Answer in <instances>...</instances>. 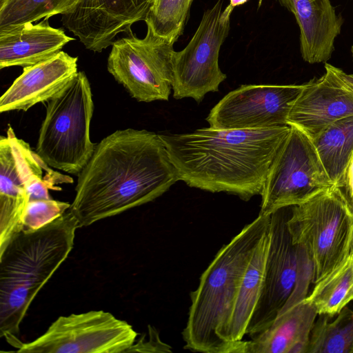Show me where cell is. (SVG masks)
<instances>
[{"mask_svg": "<svg viewBox=\"0 0 353 353\" xmlns=\"http://www.w3.org/2000/svg\"><path fill=\"white\" fill-rule=\"evenodd\" d=\"M179 181L159 133L118 130L96 144L69 211L79 228L154 201Z\"/></svg>", "mask_w": 353, "mask_h": 353, "instance_id": "6da1fadb", "label": "cell"}, {"mask_svg": "<svg viewBox=\"0 0 353 353\" xmlns=\"http://www.w3.org/2000/svg\"><path fill=\"white\" fill-rule=\"evenodd\" d=\"M290 125L239 130L196 129L159 133L179 181L191 188L249 201L261 195L270 167Z\"/></svg>", "mask_w": 353, "mask_h": 353, "instance_id": "7a4b0ae2", "label": "cell"}, {"mask_svg": "<svg viewBox=\"0 0 353 353\" xmlns=\"http://www.w3.org/2000/svg\"><path fill=\"white\" fill-rule=\"evenodd\" d=\"M78 223L69 209L34 230H23L0 250V337L17 349L32 301L72 251Z\"/></svg>", "mask_w": 353, "mask_h": 353, "instance_id": "3957f363", "label": "cell"}, {"mask_svg": "<svg viewBox=\"0 0 353 353\" xmlns=\"http://www.w3.org/2000/svg\"><path fill=\"white\" fill-rule=\"evenodd\" d=\"M270 214H259L223 245L190 292L184 348L205 353H232L226 334L234 302L252 255L267 232Z\"/></svg>", "mask_w": 353, "mask_h": 353, "instance_id": "277c9868", "label": "cell"}, {"mask_svg": "<svg viewBox=\"0 0 353 353\" xmlns=\"http://www.w3.org/2000/svg\"><path fill=\"white\" fill-rule=\"evenodd\" d=\"M47 103L36 152L49 166L79 174L96 145L90 138L94 103L84 72H78Z\"/></svg>", "mask_w": 353, "mask_h": 353, "instance_id": "5b68a950", "label": "cell"}, {"mask_svg": "<svg viewBox=\"0 0 353 353\" xmlns=\"http://www.w3.org/2000/svg\"><path fill=\"white\" fill-rule=\"evenodd\" d=\"M288 228L295 244L305 246L313 263V283L340 263L353 245V211L335 185L291 207Z\"/></svg>", "mask_w": 353, "mask_h": 353, "instance_id": "8992f818", "label": "cell"}, {"mask_svg": "<svg viewBox=\"0 0 353 353\" xmlns=\"http://www.w3.org/2000/svg\"><path fill=\"white\" fill-rule=\"evenodd\" d=\"M290 126L264 182L259 214H271L299 205L334 185L312 140L300 129Z\"/></svg>", "mask_w": 353, "mask_h": 353, "instance_id": "52a82bcc", "label": "cell"}, {"mask_svg": "<svg viewBox=\"0 0 353 353\" xmlns=\"http://www.w3.org/2000/svg\"><path fill=\"white\" fill-rule=\"evenodd\" d=\"M223 0H217L206 10L187 46L175 51L172 57L173 97L192 98L197 103L205 94L218 92L227 77L219 65V52L230 29L234 8L223 9Z\"/></svg>", "mask_w": 353, "mask_h": 353, "instance_id": "ba28073f", "label": "cell"}, {"mask_svg": "<svg viewBox=\"0 0 353 353\" xmlns=\"http://www.w3.org/2000/svg\"><path fill=\"white\" fill-rule=\"evenodd\" d=\"M174 44L148 27L142 39L131 33L113 42L108 70L138 101H168L172 90Z\"/></svg>", "mask_w": 353, "mask_h": 353, "instance_id": "9c48e42d", "label": "cell"}, {"mask_svg": "<svg viewBox=\"0 0 353 353\" xmlns=\"http://www.w3.org/2000/svg\"><path fill=\"white\" fill-rule=\"evenodd\" d=\"M137 336L132 326L103 310L57 318L35 340L23 343L19 353H121Z\"/></svg>", "mask_w": 353, "mask_h": 353, "instance_id": "30bf717a", "label": "cell"}, {"mask_svg": "<svg viewBox=\"0 0 353 353\" xmlns=\"http://www.w3.org/2000/svg\"><path fill=\"white\" fill-rule=\"evenodd\" d=\"M301 85H242L225 95L210 111L206 121L215 129L252 130L288 125Z\"/></svg>", "mask_w": 353, "mask_h": 353, "instance_id": "8fae6325", "label": "cell"}, {"mask_svg": "<svg viewBox=\"0 0 353 353\" xmlns=\"http://www.w3.org/2000/svg\"><path fill=\"white\" fill-rule=\"evenodd\" d=\"M291 207L279 209L270 214L269 244L262 290L245 330V334L251 338L274 322L295 287L296 245L293 242L288 224Z\"/></svg>", "mask_w": 353, "mask_h": 353, "instance_id": "7c38bea8", "label": "cell"}, {"mask_svg": "<svg viewBox=\"0 0 353 353\" xmlns=\"http://www.w3.org/2000/svg\"><path fill=\"white\" fill-rule=\"evenodd\" d=\"M50 167L9 125L0 137V250L23 230L28 185Z\"/></svg>", "mask_w": 353, "mask_h": 353, "instance_id": "4fadbf2b", "label": "cell"}, {"mask_svg": "<svg viewBox=\"0 0 353 353\" xmlns=\"http://www.w3.org/2000/svg\"><path fill=\"white\" fill-rule=\"evenodd\" d=\"M325 73L303 83L288 117L293 125L314 139L339 119L353 116V74L330 63Z\"/></svg>", "mask_w": 353, "mask_h": 353, "instance_id": "5bb4252c", "label": "cell"}, {"mask_svg": "<svg viewBox=\"0 0 353 353\" xmlns=\"http://www.w3.org/2000/svg\"><path fill=\"white\" fill-rule=\"evenodd\" d=\"M154 1L81 0L72 12L62 15L61 22L86 49L101 52L119 33H132V26L145 20Z\"/></svg>", "mask_w": 353, "mask_h": 353, "instance_id": "9a60e30c", "label": "cell"}, {"mask_svg": "<svg viewBox=\"0 0 353 353\" xmlns=\"http://www.w3.org/2000/svg\"><path fill=\"white\" fill-rule=\"evenodd\" d=\"M78 58L61 51L35 65L23 68L0 98V112L27 111L39 103L48 102L77 74Z\"/></svg>", "mask_w": 353, "mask_h": 353, "instance_id": "2e32d148", "label": "cell"}, {"mask_svg": "<svg viewBox=\"0 0 353 353\" xmlns=\"http://www.w3.org/2000/svg\"><path fill=\"white\" fill-rule=\"evenodd\" d=\"M292 12L300 30L302 58L309 63H326L343 25L330 0H276Z\"/></svg>", "mask_w": 353, "mask_h": 353, "instance_id": "e0dca14e", "label": "cell"}, {"mask_svg": "<svg viewBox=\"0 0 353 353\" xmlns=\"http://www.w3.org/2000/svg\"><path fill=\"white\" fill-rule=\"evenodd\" d=\"M72 40L62 29L52 27L48 19L0 31V69L35 65L58 54Z\"/></svg>", "mask_w": 353, "mask_h": 353, "instance_id": "ac0fdd59", "label": "cell"}, {"mask_svg": "<svg viewBox=\"0 0 353 353\" xmlns=\"http://www.w3.org/2000/svg\"><path fill=\"white\" fill-rule=\"evenodd\" d=\"M318 316L306 301L281 312L261 333L243 342L242 353H307L309 338Z\"/></svg>", "mask_w": 353, "mask_h": 353, "instance_id": "d6986e66", "label": "cell"}, {"mask_svg": "<svg viewBox=\"0 0 353 353\" xmlns=\"http://www.w3.org/2000/svg\"><path fill=\"white\" fill-rule=\"evenodd\" d=\"M269 244V227L256 247L242 278L228 327L226 341L236 353L259 301Z\"/></svg>", "mask_w": 353, "mask_h": 353, "instance_id": "ffe728a7", "label": "cell"}, {"mask_svg": "<svg viewBox=\"0 0 353 353\" xmlns=\"http://www.w3.org/2000/svg\"><path fill=\"white\" fill-rule=\"evenodd\" d=\"M318 315L334 317L353 301V250L325 276L313 284L305 299Z\"/></svg>", "mask_w": 353, "mask_h": 353, "instance_id": "44dd1931", "label": "cell"}, {"mask_svg": "<svg viewBox=\"0 0 353 353\" xmlns=\"http://www.w3.org/2000/svg\"><path fill=\"white\" fill-rule=\"evenodd\" d=\"M312 140L329 178L337 184L353 152V116L331 123Z\"/></svg>", "mask_w": 353, "mask_h": 353, "instance_id": "7402d4cb", "label": "cell"}, {"mask_svg": "<svg viewBox=\"0 0 353 353\" xmlns=\"http://www.w3.org/2000/svg\"><path fill=\"white\" fill-rule=\"evenodd\" d=\"M336 316L318 315L307 353H353V310L346 306Z\"/></svg>", "mask_w": 353, "mask_h": 353, "instance_id": "603a6c76", "label": "cell"}, {"mask_svg": "<svg viewBox=\"0 0 353 353\" xmlns=\"http://www.w3.org/2000/svg\"><path fill=\"white\" fill-rule=\"evenodd\" d=\"M81 0H1L0 31L72 12Z\"/></svg>", "mask_w": 353, "mask_h": 353, "instance_id": "cb8c5ba5", "label": "cell"}, {"mask_svg": "<svg viewBox=\"0 0 353 353\" xmlns=\"http://www.w3.org/2000/svg\"><path fill=\"white\" fill-rule=\"evenodd\" d=\"M70 205L52 198L30 201L24 216L23 230H34L50 223L67 212Z\"/></svg>", "mask_w": 353, "mask_h": 353, "instance_id": "d4e9b609", "label": "cell"}, {"mask_svg": "<svg viewBox=\"0 0 353 353\" xmlns=\"http://www.w3.org/2000/svg\"><path fill=\"white\" fill-rule=\"evenodd\" d=\"M295 245L297 252L296 284L291 296L279 314L304 301L309 294L310 284L313 283V263L310 252L303 245Z\"/></svg>", "mask_w": 353, "mask_h": 353, "instance_id": "484cf974", "label": "cell"}, {"mask_svg": "<svg viewBox=\"0 0 353 353\" xmlns=\"http://www.w3.org/2000/svg\"><path fill=\"white\" fill-rule=\"evenodd\" d=\"M149 340L146 341L145 337L142 336L137 343L127 350L126 352H170L171 347L163 343L159 338L157 330L148 325Z\"/></svg>", "mask_w": 353, "mask_h": 353, "instance_id": "4316f807", "label": "cell"}, {"mask_svg": "<svg viewBox=\"0 0 353 353\" xmlns=\"http://www.w3.org/2000/svg\"><path fill=\"white\" fill-rule=\"evenodd\" d=\"M335 185L339 189L353 211V152L341 179Z\"/></svg>", "mask_w": 353, "mask_h": 353, "instance_id": "83f0119b", "label": "cell"}, {"mask_svg": "<svg viewBox=\"0 0 353 353\" xmlns=\"http://www.w3.org/2000/svg\"><path fill=\"white\" fill-rule=\"evenodd\" d=\"M248 1L249 0H230L229 4L234 8L236 6H241L245 3Z\"/></svg>", "mask_w": 353, "mask_h": 353, "instance_id": "f1b7e54d", "label": "cell"}, {"mask_svg": "<svg viewBox=\"0 0 353 353\" xmlns=\"http://www.w3.org/2000/svg\"><path fill=\"white\" fill-rule=\"evenodd\" d=\"M351 52H352V59H353V46L351 48Z\"/></svg>", "mask_w": 353, "mask_h": 353, "instance_id": "f546056e", "label": "cell"}, {"mask_svg": "<svg viewBox=\"0 0 353 353\" xmlns=\"http://www.w3.org/2000/svg\"><path fill=\"white\" fill-rule=\"evenodd\" d=\"M352 250H353V245H352Z\"/></svg>", "mask_w": 353, "mask_h": 353, "instance_id": "4dcf8cb0", "label": "cell"}]
</instances>
